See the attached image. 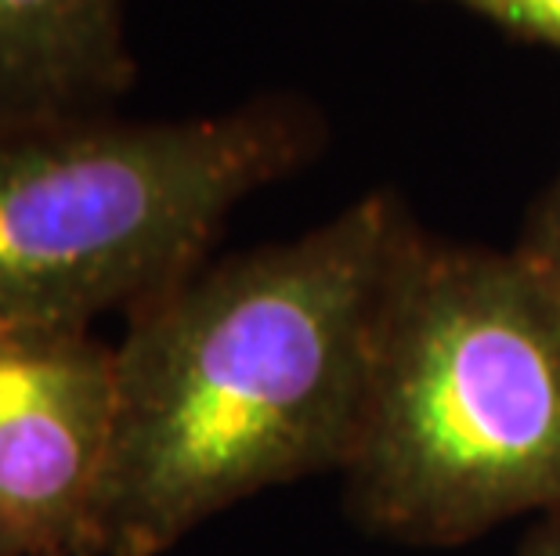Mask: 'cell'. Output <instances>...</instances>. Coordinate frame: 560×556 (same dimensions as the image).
<instances>
[{"label":"cell","instance_id":"cell-1","mask_svg":"<svg viewBox=\"0 0 560 556\" xmlns=\"http://www.w3.org/2000/svg\"><path fill=\"white\" fill-rule=\"evenodd\" d=\"M416 235L401 199L373 192L135 307L91 556H160L249 495L348 466Z\"/></svg>","mask_w":560,"mask_h":556},{"label":"cell","instance_id":"cell-2","mask_svg":"<svg viewBox=\"0 0 560 556\" xmlns=\"http://www.w3.org/2000/svg\"><path fill=\"white\" fill-rule=\"evenodd\" d=\"M340 473L354 520L412 546L560 517V293L517 246L416 235Z\"/></svg>","mask_w":560,"mask_h":556},{"label":"cell","instance_id":"cell-3","mask_svg":"<svg viewBox=\"0 0 560 556\" xmlns=\"http://www.w3.org/2000/svg\"><path fill=\"white\" fill-rule=\"evenodd\" d=\"M322 145L326 123L293 94L192 120H0V329L130 315L207 264L232 210Z\"/></svg>","mask_w":560,"mask_h":556},{"label":"cell","instance_id":"cell-4","mask_svg":"<svg viewBox=\"0 0 560 556\" xmlns=\"http://www.w3.org/2000/svg\"><path fill=\"white\" fill-rule=\"evenodd\" d=\"M116 427V347L91 329H0V556H91Z\"/></svg>","mask_w":560,"mask_h":556},{"label":"cell","instance_id":"cell-5","mask_svg":"<svg viewBox=\"0 0 560 556\" xmlns=\"http://www.w3.org/2000/svg\"><path fill=\"white\" fill-rule=\"evenodd\" d=\"M135 76L127 0H0V120L98 113Z\"/></svg>","mask_w":560,"mask_h":556},{"label":"cell","instance_id":"cell-6","mask_svg":"<svg viewBox=\"0 0 560 556\" xmlns=\"http://www.w3.org/2000/svg\"><path fill=\"white\" fill-rule=\"evenodd\" d=\"M481 15L506 33H517L524 40L550 44L560 51V0H448Z\"/></svg>","mask_w":560,"mask_h":556},{"label":"cell","instance_id":"cell-7","mask_svg":"<svg viewBox=\"0 0 560 556\" xmlns=\"http://www.w3.org/2000/svg\"><path fill=\"white\" fill-rule=\"evenodd\" d=\"M517 250L528 257L560 293V170L550 181V188L539 196V203H535Z\"/></svg>","mask_w":560,"mask_h":556},{"label":"cell","instance_id":"cell-8","mask_svg":"<svg viewBox=\"0 0 560 556\" xmlns=\"http://www.w3.org/2000/svg\"><path fill=\"white\" fill-rule=\"evenodd\" d=\"M521 556H560V517H542L524 539Z\"/></svg>","mask_w":560,"mask_h":556}]
</instances>
